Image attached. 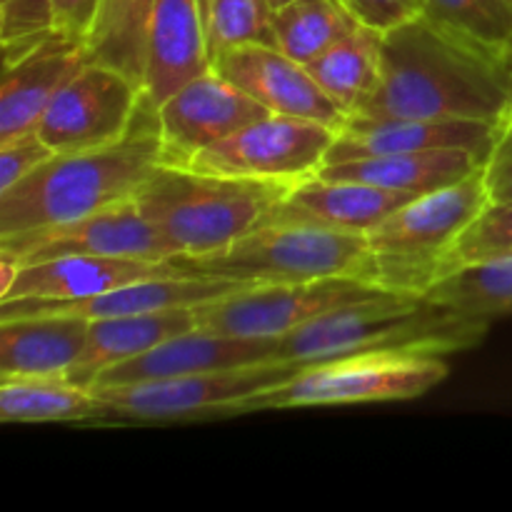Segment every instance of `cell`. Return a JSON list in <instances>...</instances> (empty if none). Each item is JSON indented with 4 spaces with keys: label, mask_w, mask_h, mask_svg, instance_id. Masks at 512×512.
<instances>
[{
    "label": "cell",
    "mask_w": 512,
    "mask_h": 512,
    "mask_svg": "<svg viewBox=\"0 0 512 512\" xmlns=\"http://www.w3.org/2000/svg\"><path fill=\"white\" fill-rule=\"evenodd\" d=\"M168 273H178L168 260L150 263L135 258H103V255H60V258L20 265L13 285L0 295V300H78Z\"/></svg>",
    "instance_id": "obj_21"
},
{
    "label": "cell",
    "mask_w": 512,
    "mask_h": 512,
    "mask_svg": "<svg viewBox=\"0 0 512 512\" xmlns=\"http://www.w3.org/2000/svg\"><path fill=\"white\" fill-rule=\"evenodd\" d=\"M420 13L433 23L495 50L512 55V0H418Z\"/></svg>",
    "instance_id": "obj_30"
},
{
    "label": "cell",
    "mask_w": 512,
    "mask_h": 512,
    "mask_svg": "<svg viewBox=\"0 0 512 512\" xmlns=\"http://www.w3.org/2000/svg\"><path fill=\"white\" fill-rule=\"evenodd\" d=\"M265 3H268V8L273 10H280V8H285V5H290V3H295V0H265Z\"/></svg>",
    "instance_id": "obj_38"
},
{
    "label": "cell",
    "mask_w": 512,
    "mask_h": 512,
    "mask_svg": "<svg viewBox=\"0 0 512 512\" xmlns=\"http://www.w3.org/2000/svg\"><path fill=\"white\" fill-rule=\"evenodd\" d=\"M423 298L485 323L512 315V255L460 265L435 280Z\"/></svg>",
    "instance_id": "obj_27"
},
{
    "label": "cell",
    "mask_w": 512,
    "mask_h": 512,
    "mask_svg": "<svg viewBox=\"0 0 512 512\" xmlns=\"http://www.w3.org/2000/svg\"><path fill=\"white\" fill-rule=\"evenodd\" d=\"M383 295H393V290L378 288L360 278L250 285L238 293L200 305L198 328L208 333L238 335V338H280L333 310Z\"/></svg>",
    "instance_id": "obj_9"
},
{
    "label": "cell",
    "mask_w": 512,
    "mask_h": 512,
    "mask_svg": "<svg viewBox=\"0 0 512 512\" xmlns=\"http://www.w3.org/2000/svg\"><path fill=\"white\" fill-rule=\"evenodd\" d=\"M275 343L278 338H238V335L208 333V330L195 328L165 340L158 348L148 350L128 363L103 370L90 383V390L273 363Z\"/></svg>",
    "instance_id": "obj_16"
},
{
    "label": "cell",
    "mask_w": 512,
    "mask_h": 512,
    "mask_svg": "<svg viewBox=\"0 0 512 512\" xmlns=\"http://www.w3.org/2000/svg\"><path fill=\"white\" fill-rule=\"evenodd\" d=\"M303 363H258L213 373L178 375L165 380L115 385L93 390L103 405V418L118 423H170V420L235 415L245 400L288 383Z\"/></svg>",
    "instance_id": "obj_8"
},
{
    "label": "cell",
    "mask_w": 512,
    "mask_h": 512,
    "mask_svg": "<svg viewBox=\"0 0 512 512\" xmlns=\"http://www.w3.org/2000/svg\"><path fill=\"white\" fill-rule=\"evenodd\" d=\"M168 168L155 110L140 108L133 130L105 148L55 153L48 163L0 193V238L53 228L138 198Z\"/></svg>",
    "instance_id": "obj_2"
},
{
    "label": "cell",
    "mask_w": 512,
    "mask_h": 512,
    "mask_svg": "<svg viewBox=\"0 0 512 512\" xmlns=\"http://www.w3.org/2000/svg\"><path fill=\"white\" fill-rule=\"evenodd\" d=\"M293 185L163 168L138 205L175 255H205L268 223Z\"/></svg>",
    "instance_id": "obj_4"
},
{
    "label": "cell",
    "mask_w": 512,
    "mask_h": 512,
    "mask_svg": "<svg viewBox=\"0 0 512 512\" xmlns=\"http://www.w3.org/2000/svg\"><path fill=\"white\" fill-rule=\"evenodd\" d=\"M338 130L313 120L265 115L230 138L200 150L180 168L228 178L298 185L328 160Z\"/></svg>",
    "instance_id": "obj_10"
},
{
    "label": "cell",
    "mask_w": 512,
    "mask_h": 512,
    "mask_svg": "<svg viewBox=\"0 0 512 512\" xmlns=\"http://www.w3.org/2000/svg\"><path fill=\"white\" fill-rule=\"evenodd\" d=\"M500 140H512V118H510V123H508V128H505V133H503V138Z\"/></svg>",
    "instance_id": "obj_39"
},
{
    "label": "cell",
    "mask_w": 512,
    "mask_h": 512,
    "mask_svg": "<svg viewBox=\"0 0 512 512\" xmlns=\"http://www.w3.org/2000/svg\"><path fill=\"white\" fill-rule=\"evenodd\" d=\"M78 315H20L0 320V378H68L88 340Z\"/></svg>",
    "instance_id": "obj_22"
},
{
    "label": "cell",
    "mask_w": 512,
    "mask_h": 512,
    "mask_svg": "<svg viewBox=\"0 0 512 512\" xmlns=\"http://www.w3.org/2000/svg\"><path fill=\"white\" fill-rule=\"evenodd\" d=\"M380 38L383 33L378 30L358 25L313 63L305 65L315 83L348 113V118L358 113L378 90L383 73Z\"/></svg>",
    "instance_id": "obj_25"
},
{
    "label": "cell",
    "mask_w": 512,
    "mask_h": 512,
    "mask_svg": "<svg viewBox=\"0 0 512 512\" xmlns=\"http://www.w3.org/2000/svg\"><path fill=\"white\" fill-rule=\"evenodd\" d=\"M213 70L200 0H155L143 68V108L158 110L175 90Z\"/></svg>",
    "instance_id": "obj_17"
},
{
    "label": "cell",
    "mask_w": 512,
    "mask_h": 512,
    "mask_svg": "<svg viewBox=\"0 0 512 512\" xmlns=\"http://www.w3.org/2000/svg\"><path fill=\"white\" fill-rule=\"evenodd\" d=\"M413 198L415 195L410 193H395L378 185L313 175L288 190L270 213L268 223H305L348 233H370Z\"/></svg>",
    "instance_id": "obj_19"
},
{
    "label": "cell",
    "mask_w": 512,
    "mask_h": 512,
    "mask_svg": "<svg viewBox=\"0 0 512 512\" xmlns=\"http://www.w3.org/2000/svg\"><path fill=\"white\" fill-rule=\"evenodd\" d=\"M140 108V83L110 65L88 60L55 93L35 130L53 153L105 148L133 130Z\"/></svg>",
    "instance_id": "obj_11"
},
{
    "label": "cell",
    "mask_w": 512,
    "mask_h": 512,
    "mask_svg": "<svg viewBox=\"0 0 512 512\" xmlns=\"http://www.w3.org/2000/svg\"><path fill=\"white\" fill-rule=\"evenodd\" d=\"M485 188L490 203L512 200V140H500L493 158L485 165Z\"/></svg>",
    "instance_id": "obj_37"
},
{
    "label": "cell",
    "mask_w": 512,
    "mask_h": 512,
    "mask_svg": "<svg viewBox=\"0 0 512 512\" xmlns=\"http://www.w3.org/2000/svg\"><path fill=\"white\" fill-rule=\"evenodd\" d=\"M250 285L258 283L208 278V275L168 273L135 280V283L120 285V288L108 290V293H98L78 300H0V320L20 318V315H78V318L85 320H98L135 313H158V310L200 308V305H208L213 300L225 298V295L250 288Z\"/></svg>",
    "instance_id": "obj_14"
},
{
    "label": "cell",
    "mask_w": 512,
    "mask_h": 512,
    "mask_svg": "<svg viewBox=\"0 0 512 512\" xmlns=\"http://www.w3.org/2000/svg\"><path fill=\"white\" fill-rule=\"evenodd\" d=\"M198 328V308L118 315L90 320L88 340L78 363L68 373L73 383L90 388L103 370L138 358L165 340Z\"/></svg>",
    "instance_id": "obj_24"
},
{
    "label": "cell",
    "mask_w": 512,
    "mask_h": 512,
    "mask_svg": "<svg viewBox=\"0 0 512 512\" xmlns=\"http://www.w3.org/2000/svg\"><path fill=\"white\" fill-rule=\"evenodd\" d=\"M512 255V200L488 203L443 258V275L460 265ZM440 275V278H443Z\"/></svg>",
    "instance_id": "obj_32"
},
{
    "label": "cell",
    "mask_w": 512,
    "mask_h": 512,
    "mask_svg": "<svg viewBox=\"0 0 512 512\" xmlns=\"http://www.w3.org/2000/svg\"><path fill=\"white\" fill-rule=\"evenodd\" d=\"M500 138L503 135L495 125L478 123V120L348 118V125L338 133L325 163L445 148H463L490 160Z\"/></svg>",
    "instance_id": "obj_18"
},
{
    "label": "cell",
    "mask_w": 512,
    "mask_h": 512,
    "mask_svg": "<svg viewBox=\"0 0 512 512\" xmlns=\"http://www.w3.org/2000/svg\"><path fill=\"white\" fill-rule=\"evenodd\" d=\"M488 330L485 320L465 318L423 295L393 293L345 305L280 335L273 360L310 365L373 350L450 355L480 345Z\"/></svg>",
    "instance_id": "obj_3"
},
{
    "label": "cell",
    "mask_w": 512,
    "mask_h": 512,
    "mask_svg": "<svg viewBox=\"0 0 512 512\" xmlns=\"http://www.w3.org/2000/svg\"><path fill=\"white\" fill-rule=\"evenodd\" d=\"M443 355L408 350H373L310 363L278 388L245 400L235 415L285 408H328V405L390 403L413 400L448 378Z\"/></svg>",
    "instance_id": "obj_7"
},
{
    "label": "cell",
    "mask_w": 512,
    "mask_h": 512,
    "mask_svg": "<svg viewBox=\"0 0 512 512\" xmlns=\"http://www.w3.org/2000/svg\"><path fill=\"white\" fill-rule=\"evenodd\" d=\"M340 3L360 25L378 30V33H385V30L420 15L418 0H340Z\"/></svg>",
    "instance_id": "obj_35"
},
{
    "label": "cell",
    "mask_w": 512,
    "mask_h": 512,
    "mask_svg": "<svg viewBox=\"0 0 512 512\" xmlns=\"http://www.w3.org/2000/svg\"><path fill=\"white\" fill-rule=\"evenodd\" d=\"M88 63L83 45L53 33L40 48L3 68L0 85V143L38 128L50 100Z\"/></svg>",
    "instance_id": "obj_20"
},
{
    "label": "cell",
    "mask_w": 512,
    "mask_h": 512,
    "mask_svg": "<svg viewBox=\"0 0 512 512\" xmlns=\"http://www.w3.org/2000/svg\"><path fill=\"white\" fill-rule=\"evenodd\" d=\"M103 418V405L90 388L70 378H3L0 420L3 423H85Z\"/></svg>",
    "instance_id": "obj_26"
},
{
    "label": "cell",
    "mask_w": 512,
    "mask_h": 512,
    "mask_svg": "<svg viewBox=\"0 0 512 512\" xmlns=\"http://www.w3.org/2000/svg\"><path fill=\"white\" fill-rule=\"evenodd\" d=\"M155 0H103L98 23L85 45L93 63L120 70L143 88L145 43Z\"/></svg>",
    "instance_id": "obj_28"
},
{
    "label": "cell",
    "mask_w": 512,
    "mask_h": 512,
    "mask_svg": "<svg viewBox=\"0 0 512 512\" xmlns=\"http://www.w3.org/2000/svg\"><path fill=\"white\" fill-rule=\"evenodd\" d=\"M53 155L55 153L40 138L38 130H28V133L8 140V143H0V193L18 185L30 173H35Z\"/></svg>",
    "instance_id": "obj_33"
},
{
    "label": "cell",
    "mask_w": 512,
    "mask_h": 512,
    "mask_svg": "<svg viewBox=\"0 0 512 512\" xmlns=\"http://www.w3.org/2000/svg\"><path fill=\"white\" fill-rule=\"evenodd\" d=\"M168 263L185 275L258 285L320 278H360L375 285V258L368 235L305 223L260 225L213 253L175 255Z\"/></svg>",
    "instance_id": "obj_5"
},
{
    "label": "cell",
    "mask_w": 512,
    "mask_h": 512,
    "mask_svg": "<svg viewBox=\"0 0 512 512\" xmlns=\"http://www.w3.org/2000/svg\"><path fill=\"white\" fill-rule=\"evenodd\" d=\"M213 70L238 85L268 113L313 120L338 133L348 125V113L315 83L303 63L283 50L270 45H243L220 55Z\"/></svg>",
    "instance_id": "obj_15"
},
{
    "label": "cell",
    "mask_w": 512,
    "mask_h": 512,
    "mask_svg": "<svg viewBox=\"0 0 512 512\" xmlns=\"http://www.w3.org/2000/svg\"><path fill=\"white\" fill-rule=\"evenodd\" d=\"M265 115L270 113L263 105L218 70L198 75L155 110L168 168H180L195 153L230 138Z\"/></svg>",
    "instance_id": "obj_13"
},
{
    "label": "cell",
    "mask_w": 512,
    "mask_h": 512,
    "mask_svg": "<svg viewBox=\"0 0 512 512\" xmlns=\"http://www.w3.org/2000/svg\"><path fill=\"white\" fill-rule=\"evenodd\" d=\"M380 53L378 90L350 118L478 120L505 133L512 118V55L483 48L423 13L385 30Z\"/></svg>",
    "instance_id": "obj_1"
},
{
    "label": "cell",
    "mask_w": 512,
    "mask_h": 512,
    "mask_svg": "<svg viewBox=\"0 0 512 512\" xmlns=\"http://www.w3.org/2000/svg\"><path fill=\"white\" fill-rule=\"evenodd\" d=\"M210 65L223 53L243 45L278 48L273 33V10L265 0H200Z\"/></svg>",
    "instance_id": "obj_31"
},
{
    "label": "cell",
    "mask_w": 512,
    "mask_h": 512,
    "mask_svg": "<svg viewBox=\"0 0 512 512\" xmlns=\"http://www.w3.org/2000/svg\"><path fill=\"white\" fill-rule=\"evenodd\" d=\"M490 203L485 168L460 183L415 195L368 235L375 285L423 295L443 275V258L475 215Z\"/></svg>",
    "instance_id": "obj_6"
},
{
    "label": "cell",
    "mask_w": 512,
    "mask_h": 512,
    "mask_svg": "<svg viewBox=\"0 0 512 512\" xmlns=\"http://www.w3.org/2000/svg\"><path fill=\"white\" fill-rule=\"evenodd\" d=\"M0 253L20 265L60 255H103V258H135L165 263L173 258L168 243L145 218L138 200L110 205L93 215L53 228L0 238Z\"/></svg>",
    "instance_id": "obj_12"
},
{
    "label": "cell",
    "mask_w": 512,
    "mask_h": 512,
    "mask_svg": "<svg viewBox=\"0 0 512 512\" xmlns=\"http://www.w3.org/2000/svg\"><path fill=\"white\" fill-rule=\"evenodd\" d=\"M53 30L50 0H3V40Z\"/></svg>",
    "instance_id": "obj_36"
},
{
    "label": "cell",
    "mask_w": 512,
    "mask_h": 512,
    "mask_svg": "<svg viewBox=\"0 0 512 512\" xmlns=\"http://www.w3.org/2000/svg\"><path fill=\"white\" fill-rule=\"evenodd\" d=\"M100 5L103 0H50L55 33L85 48L98 23Z\"/></svg>",
    "instance_id": "obj_34"
},
{
    "label": "cell",
    "mask_w": 512,
    "mask_h": 512,
    "mask_svg": "<svg viewBox=\"0 0 512 512\" xmlns=\"http://www.w3.org/2000/svg\"><path fill=\"white\" fill-rule=\"evenodd\" d=\"M485 165L488 160L480 158L478 153L463 148H445L325 163L318 175L328 180H355V183L378 185V188L395 190V193L425 195L460 183Z\"/></svg>",
    "instance_id": "obj_23"
},
{
    "label": "cell",
    "mask_w": 512,
    "mask_h": 512,
    "mask_svg": "<svg viewBox=\"0 0 512 512\" xmlns=\"http://www.w3.org/2000/svg\"><path fill=\"white\" fill-rule=\"evenodd\" d=\"M358 25L340 0H295L273 13L278 50L303 65L313 63Z\"/></svg>",
    "instance_id": "obj_29"
}]
</instances>
